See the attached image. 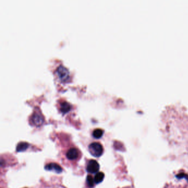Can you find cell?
<instances>
[{
  "mask_svg": "<svg viewBox=\"0 0 188 188\" xmlns=\"http://www.w3.org/2000/svg\"><path fill=\"white\" fill-rule=\"evenodd\" d=\"M88 149L90 153L95 157H99L103 153V148L102 145L98 142L91 143L89 146Z\"/></svg>",
  "mask_w": 188,
  "mask_h": 188,
  "instance_id": "1",
  "label": "cell"
},
{
  "mask_svg": "<svg viewBox=\"0 0 188 188\" xmlns=\"http://www.w3.org/2000/svg\"><path fill=\"white\" fill-rule=\"evenodd\" d=\"M71 109V105L67 102H62L60 104V110L63 113H68Z\"/></svg>",
  "mask_w": 188,
  "mask_h": 188,
  "instance_id": "7",
  "label": "cell"
},
{
  "mask_svg": "<svg viewBox=\"0 0 188 188\" xmlns=\"http://www.w3.org/2000/svg\"><path fill=\"white\" fill-rule=\"evenodd\" d=\"M31 123L36 126H40L43 123L44 119L41 114L38 113H34L31 117Z\"/></svg>",
  "mask_w": 188,
  "mask_h": 188,
  "instance_id": "4",
  "label": "cell"
},
{
  "mask_svg": "<svg viewBox=\"0 0 188 188\" xmlns=\"http://www.w3.org/2000/svg\"><path fill=\"white\" fill-rule=\"evenodd\" d=\"M29 144L28 143L25 142H20L18 143V145L17 146V149L16 150L17 152H23L25 151L29 147Z\"/></svg>",
  "mask_w": 188,
  "mask_h": 188,
  "instance_id": "8",
  "label": "cell"
},
{
  "mask_svg": "<svg viewBox=\"0 0 188 188\" xmlns=\"http://www.w3.org/2000/svg\"><path fill=\"white\" fill-rule=\"evenodd\" d=\"M99 164L96 160H91L87 167V170L88 172L92 174L97 173L99 170Z\"/></svg>",
  "mask_w": 188,
  "mask_h": 188,
  "instance_id": "3",
  "label": "cell"
},
{
  "mask_svg": "<svg viewBox=\"0 0 188 188\" xmlns=\"http://www.w3.org/2000/svg\"><path fill=\"white\" fill-rule=\"evenodd\" d=\"M87 183L90 187H93L94 184V179H93L92 176H88L87 177Z\"/></svg>",
  "mask_w": 188,
  "mask_h": 188,
  "instance_id": "11",
  "label": "cell"
},
{
  "mask_svg": "<svg viewBox=\"0 0 188 188\" xmlns=\"http://www.w3.org/2000/svg\"><path fill=\"white\" fill-rule=\"evenodd\" d=\"M103 135V131L101 129H95L93 132V136L96 139H100Z\"/></svg>",
  "mask_w": 188,
  "mask_h": 188,
  "instance_id": "10",
  "label": "cell"
},
{
  "mask_svg": "<svg viewBox=\"0 0 188 188\" xmlns=\"http://www.w3.org/2000/svg\"><path fill=\"white\" fill-rule=\"evenodd\" d=\"M104 178V174L102 172H98L94 176V182L96 184H99L103 182Z\"/></svg>",
  "mask_w": 188,
  "mask_h": 188,
  "instance_id": "9",
  "label": "cell"
},
{
  "mask_svg": "<svg viewBox=\"0 0 188 188\" xmlns=\"http://www.w3.org/2000/svg\"><path fill=\"white\" fill-rule=\"evenodd\" d=\"M79 155V152L76 148H70L68 151L66 153V157L68 159L70 160H74L76 159Z\"/></svg>",
  "mask_w": 188,
  "mask_h": 188,
  "instance_id": "6",
  "label": "cell"
},
{
  "mask_svg": "<svg viewBox=\"0 0 188 188\" xmlns=\"http://www.w3.org/2000/svg\"><path fill=\"white\" fill-rule=\"evenodd\" d=\"M45 169L49 171H54L57 173H61L62 171L61 167L59 164L55 163H51L47 164L45 167Z\"/></svg>",
  "mask_w": 188,
  "mask_h": 188,
  "instance_id": "5",
  "label": "cell"
},
{
  "mask_svg": "<svg viewBox=\"0 0 188 188\" xmlns=\"http://www.w3.org/2000/svg\"><path fill=\"white\" fill-rule=\"evenodd\" d=\"M56 73L59 78L62 82H66L70 77L69 72H68V68H65L62 65H60L57 68Z\"/></svg>",
  "mask_w": 188,
  "mask_h": 188,
  "instance_id": "2",
  "label": "cell"
}]
</instances>
